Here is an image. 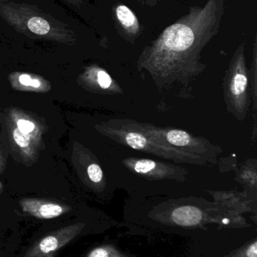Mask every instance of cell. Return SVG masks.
Instances as JSON below:
<instances>
[{"label": "cell", "mask_w": 257, "mask_h": 257, "mask_svg": "<svg viewBox=\"0 0 257 257\" xmlns=\"http://www.w3.org/2000/svg\"><path fill=\"white\" fill-rule=\"evenodd\" d=\"M112 14L119 36L127 42L134 44L144 30L136 14L127 5L121 3L113 5Z\"/></svg>", "instance_id": "7"}, {"label": "cell", "mask_w": 257, "mask_h": 257, "mask_svg": "<svg viewBox=\"0 0 257 257\" xmlns=\"http://www.w3.org/2000/svg\"><path fill=\"white\" fill-rule=\"evenodd\" d=\"M136 1L139 2V3H141V4L143 5V0H136Z\"/></svg>", "instance_id": "20"}, {"label": "cell", "mask_w": 257, "mask_h": 257, "mask_svg": "<svg viewBox=\"0 0 257 257\" xmlns=\"http://www.w3.org/2000/svg\"><path fill=\"white\" fill-rule=\"evenodd\" d=\"M173 218L180 224L190 226L199 223L201 219V212L193 207H182L173 212Z\"/></svg>", "instance_id": "9"}, {"label": "cell", "mask_w": 257, "mask_h": 257, "mask_svg": "<svg viewBox=\"0 0 257 257\" xmlns=\"http://www.w3.org/2000/svg\"><path fill=\"white\" fill-rule=\"evenodd\" d=\"M88 175H89V178L95 183L101 182L102 181L103 177H104L102 169L97 164H92L89 166Z\"/></svg>", "instance_id": "11"}, {"label": "cell", "mask_w": 257, "mask_h": 257, "mask_svg": "<svg viewBox=\"0 0 257 257\" xmlns=\"http://www.w3.org/2000/svg\"><path fill=\"white\" fill-rule=\"evenodd\" d=\"M97 76H98V84L101 86V88L108 89L111 87L112 84H113V79L107 72L101 69L98 71Z\"/></svg>", "instance_id": "12"}, {"label": "cell", "mask_w": 257, "mask_h": 257, "mask_svg": "<svg viewBox=\"0 0 257 257\" xmlns=\"http://www.w3.org/2000/svg\"><path fill=\"white\" fill-rule=\"evenodd\" d=\"M223 223H224V224H227V223H229V220H228V219H223Z\"/></svg>", "instance_id": "19"}, {"label": "cell", "mask_w": 257, "mask_h": 257, "mask_svg": "<svg viewBox=\"0 0 257 257\" xmlns=\"http://www.w3.org/2000/svg\"><path fill=\"white\" fill-rule=\"evenodd\" d=\"M224 97L226 107L238 120L247 117L250 108L248 71L246 65L244 42L234 53L224 78Z\"/></svg>", "instance_id": "4"}, {"label": "cell", "mask_w": 257, "mask_h": 257, "mask_svg": "<svg viewBox=\"0 0 257 257\" xmlns=\"http://www.w3.org/2000/svg\"><path fill=\"white\" fill-rule=\"evenodd\" d=\"M224 12V0L192 6L145 47L137 61L138 70L147 71L161 87L185 82L202 73L206 65L201 63V54L220 32Z\"/></svg>", "instance_id": "1"}, {"label": "cell", "mask_w": 257, "mask_h": 257, "mask_svg": "<svg viewBox=\"0 0 257 257\" xmlns=\"http://www.w3.org/2000/svg\"><path fill=\"white\" fill-rule=\"evenodd\" d=\"M109 134L122 145L132 149L153 154L177 163L204 165L206 161L200 157L186 152L169 145H164L143 133L137 122L128 120H116L113 127L109 128Z\"/></svg>", "instance_id": "3"}, {"label": "cell", "mask_w": 257, "mask_h": 257, "mask_svg": "<svg viewBox=\"0 0 257 257\" xmlns=\"http://www.w3.org/2000/svg\"><path fill=\"white\" fill-rule=\"evenodd\" d=\"M137 126L143 133L149 135L161 143L169 145L186 152L200 157L205 161L214 163L221 149L216 148L209 141L196 137L178 128H160L146 123H138Z\"/></svg>", "instance_id": "5"}, {"label": "cell", "mask_w": 257, "mask_h": 257, "mask_svg": "<svg viewBox=\"0 0 257 257\" xmlns=\"http://www.w3.org/2000/svg\"><path fill=\"white\" fill-rule=\"evenodd\" d=\"M19 81L21 84L24 86H30L31 84L32 79L29 75H21L19 78Z\"/></svg>", "instance_id": "15"}, {"label": "cell", "mask_w": 257, "mask_h": 257, "mask_svg": "<svg viewBox=\"0 0 257 257\" xmlns=\"http://www.w3.org/2000/svg\"><path fill=\"white\" fill-rule=\"evenodd\" d=\"M13 137L15 142L21 148H27L30 144V137L29 133L21 132L19 128L14 130Z\"/></svg>", "instance_id": "10"}, {"label": "cell", "mask_w": 257, "mask_h": 257, "mask_svg": "<svg viewBox=\"0 0 257 257\" xmlns=\"http://www.w3.org/2000/svg\"><path fill=\"white\" fill-rule=\"evenodd\" d=\"M0 15L18 33L59 42L75 40V33L69 25L33 5L0 0Z\"/></svg>", "instance_id": "2"}, {"label": "cell", "mask_w": 257, "mask_h": 257, "mask_svg": "<svg viewBox=\"0 0 257 257\" xmlns=\"http://www.w3.org/2000/svg\"><path fill=\"white\" fill-rule=\"evenodd\" d=\"M124 165L131 172L150 180L176 179L185 178L187 170L167 163L149 159L128 158Z\"/></svg>", "instance_id": "6"}, {"label": "cell", "mask_w": 257, "mask_h": 257, "mask_svg": "<svg viewBox=\"0 0 257 257\" xmlns=\"http://www.w3.org/2000/svg\"><path fill=\"white\" fill-rule=\"evenodd\" d=\"M247 255L248 257H257L256 241H254V242L250 246V247L247 249Z\"/></svg>", "instance_id": "14"}, {"label": "cell", "mask_w": 257, "mask_h": 257, "mask_svg": "<svg viewBox=\"0 0 257 257\" xmlns=\"http://www.w3.org/2000/svg\"><path fill=\"white\" fill-rule=\"evenodd\" d=\"M63 1L66 2L69 4L73 5V6H77V7H79L83 3L82 0H63Z\"/></svg>", "instance_id": "16"}, {"label": "cell", "mask_w": 257, "mask_h": 257, "mask_svg": "<svg viewBox=\"0 0 257 257\" xmlns=\"http://www.w3.org/2000/svg\"><path fill=\"white\" fill-rule=\"evenodd\" d=\"M18 126L21 132H24L25 133H31L35 128V125L32 122L25 120H18Z\"/></svg>", "instance_id": "13"}, {"label": "cell", "mask_w": 257, "mask_h": 257, "mask_svg": "<svg viewBox=\"0 0 257 257\" xmlns=\"http://www.w3.org/2000/svg\"><path fill=\"white\" fill-rule=\"evenodd\" d=\"M25 239V229L0 233V257H15Z\"/></svg>", "instance_id": "8"}, {"label": "cell", "mask_w": 257, "mask_h": 257, "mask_svg": "<svg viewBox=\"0 0 257 257\" xmlns=\"http://www.w3.org/2000/svg\"><path fill=\"white\" fill-rule=\"evenodd\" d=\"M30 86L33 87H39L40 86V83L38 80H32L31 84Z\"/></svg>", "instance_id": "18"}, {"label": "cell", "mask_w": 257, "mask_h": 257, "mask_svg": "<svg viewBox=\"0 0 257 257\" xmlns=\"http://www.w3.org/2000/svg\"><path fill=\"white\" fill-rule=\"evenodd\" d=\"M158 1L159 0H143V5H146L149 7H154L156 6Z\"/></svg>", "instance_id": "17"}]
</instances>
